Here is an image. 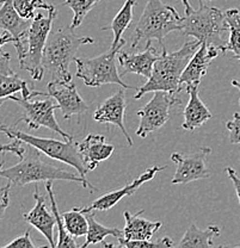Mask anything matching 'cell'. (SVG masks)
<instances>
[{"label": "cell", "instance_id": "cell-1", "mask_svg": "<svg viewBox=\"0 0 240 248\" xmlns=\"http://www.w3.org/2000/svg\"><path fill=\"white\" fill-rule=\"evenodd\" d=\"M38 152L40 151L35 147L30 146L29 151L25 152L24 157H22L18 164L9 169H2L1 166L0 175L17 186H24L32 183L37 184L40 182L66 180V182L79 183L85 188H90L92 192L98 191L97 187L89 183L86 177L64 170L63 167L55 166L49 161L47 162Z\"/></svg>", "mask_w": 240, "mask_h": 248}, {"label": "cell", "instance_id": "cell-2", "mask_svg": "<svg viewBox=\"0 0 240 248\" xmlns=\"http://www.w3.org/2000/svg\"><path fill=\"white\" fill-rule=\"evenodd\" d=\"M201 42L198 40H192L185 42L178 50L169 53L162 46V53L154 63L153 72L146 84L138 89L134 99H140L146 93L165 91L177 94L180 91V78L192 60L193 54L200 48Z\"/></svg>", "mask_w": 240, "mask_h": 248}, {"label": "cell", "instance_id": "cell-3", "mask_svg": "<svg viewBox=\"0 0 240 248\" xmlns=\"http://www.w3.org/2000/svg\"><path fill=\"white\" fill-rule=\"evenodd\" d=\"M92 37L77 36L73 29H51L43 53V67L54 79L71 81L69 64L76 60V54L81 46L92 45Z\"/></svg>", "mask_w": 240, "mask_h": 248}, {"label": "cell", "instance_id": "cell-4", "mask_svg": "<svg viewBox=\"0 0 240 248\" xmlns=\"http://www.w3.org/2000/svg\"><path fill=\"white\" fill-rule=\"evenodd\" d=\"M182 32L215 46L224 54L228 42L229 27L226 12L218 7L207 6L203 0H198V10H192L183 17Z\"/></svg>", "mask_w": 240, "mask_h": 248}, {"label": "cell", "instance_id": "cell-5", "mask_svg": "<svg viewBox=\"0 0 240 248\" xmlns=\"http://www.w3.org/2000/svg\"><path fill=\"white\" fill-rule=\"evenodd\" d=\"M183 18L174 6L164 4L161 0H148L139 19L133 35L131 49L141 42L157 40L161 46L164 38L172 31H182Z\"/></svg>", "mask_w": 240, "mask_h": 248}, {"label": "cell", "instance_id": "cell-6", "mask_svg": "<svg viewBox=\"0 0 240 248\" xmlns=\"http://www.w3.org/2000/svg\"><path fill=\"white\" fill-rule=\"evenodd\" d=\"M126 46V40H122L117 46H110L109 50L100 54L96 58H79L74 60L77 64V78L81 79L86 86L99 87L103 85H120L126 90H136L134 86L125 84L121 79L115 58L121 49Z\"/></svg>", "mask_w": 240, "mask_h": 248}, {"label": "cell", "instance_id": "cell-7", "mask_svg": "<svg viewBox=\"0 0 240 248\" xmlns=\"http://www.w3.org/2000/svg\"><path fill=\"white\" fill-rule=\"evenodd\" d=\"M58 16L55 7L48 10V17L37 14L32 18V25L25 38V53L19 61L20 67L29 72L30 77L36 81L42 80L46 71L43 67V53L53 29V22Z\"/></svg>", "mask_w": 240, "mask_h": 248}, {"label": "cell", "instance_id": "cell-8", "mask_svg": "<svg viewBox=\"0 0 240 248\" xmlns=\"http://www.w3.org/2000/svg\"><path fill=\"white\" fill-rule=\"evenodd\" d=\"M1 131L10 139H18L22 142H24L28 146L35 147L36 149L47 155L48 157L58 161L64 162L69 165L73 169L77 170L79 174L82 177L86 175L89 170L85 166L84 159L80 153L78 142H74L73 140L71 141H59V140L48 139V138H38V136L27 134L24 131L15 130L14 128H7L6 125L2 124Z\"/></svg>", "mask_w": 240, "mask_h": 248}, {"label": "cell", "instance_id": "cell-9", "mask_svg": "<svg viewBox=\"0 0 240 248\" xmlns=\"http://www.w3.org/2000/svg\"><path fill=\"white\" fill-rule=\"evenodd\" d=\"M14 100L18 103L20 108H23V116L17 121L18 122H25L29 126V129H38V128H47L53 133L59 134L61 138H64V141H71L73 140L69 134L64 133L63 129L59 125L58 121L55 120L54 111L56 108H60V105L58 103H54V98L49 95L46 99H38L35 97V99H23V98H17L14 94L7 95L5 99L1 100L4 103L5 100Z\"/></svg>", "mask_w": 240, "mask_h": 248}, {"label": "cell", "instance_id": "cell-10", "mask_svg": "<svg viewBox=\"0 0 240 248\" xmlns=\"http://www.w3.org/2000/svg\"><path fill=\"white\" fill-rule=\"evenodd\" d=\"M177 104H180V99H178L174 93L153 92L151 100L138 111L140 123L136 129V135L144 139L148 134L159 130L170 120V108Z\"/></svg>", "mask_w": 240, "mask_h": 248}, {"label": "cell", "instance_id": "cell-11", "mask_svg": "<svg viewBox=\"0 0 240 248\" xmlns=\"http://www.w3.org/2000/svg\"><path fill=\"white\" fill-rule=\"evenodd\" d=\"M211 153L209 147H202L197 152L183 155L172 153L171 160L177 165V170L172 177V184H188L201 179H209L210 173L206 165L207 155Z\"/></svg>", "mask_w": 240, "mask_h": 248}, {"label": "cell", "instance_id": "cell-12", "mask_svg": "<svg viewBox=\"0 0 240 248\" xmlns=\"http://www.w3.org/2000/svg\"><path fill=\"white\" fill-rule=\"evenodd\" d=\"M48 94L53 97L60 105L64 120H69L76 115H81L89 110L85 100L79 94L76 84L73 81L51 80L47 85Z\"/></svg>", "mask_w": 240, "mask_h": 248}, {"label": "cell", "instance_id": "cell-13", "mask_svg": "<svg viewBox=\"0 0 240 248\" xmlns=\"http://www.w3.org/2000/svg\"><path fill=\"white\" fill-rule=\"evenodd\" d=\"M162 170H166V166L149 167V169L144 170L140 177L134 179L133 182L129 183L128 185L123 186V187L118 188V190H113L112 192L104 193V195L100 196L99 198H97L94 203L90 204L89 206H82V208H77V209L84 214L91 213V211H96V210L98 211L110 210L112 206H115L116 204L120 203V201L122 200V198L133 196L141 185L144 184L146 182H149L151 179H153V178L156 177L157 173Z\"/></svg>", "mask_w": 240, "mask_h": 248}, {"label": "cell", "instance_id": "cell-14", "mask_svg": "<svg viewBox=\"0 0 240 248\" xmlns=\"http://www.w3.org/2000/svg\"><path fill=\"white\" fill-rule=\"evenodd\" d=\"M32 19H25L17 12L14 0H1L0 9V27L6 30L15 37L14 43L17 50L18 60L24 56L25 53V38L28 30L32 25Z\"/></svg>", "mask_w": 240, "mask_h": 248}, {"label": "cell", "instance_id": "cell-15", "mask_svg": "<svg viewBox=\"0 0 240 248\" xmlns=\"http://www.w3.org/2000/svg\"><path fill=\"white\" fill-rule=\"evenodd\" d=\"M118 62L121 67V77L128 73L138 74L140 77H144L149 79L153 72L154 63L160 58L154 46H151V42L146 43V49L140 53H126L120 51L117 55Z\"/></svg>", "mask_w": 240, "mask_h": 248}, {"label": "cell", "instance_id": "cell-16", "mask_svg": "<svg viewBox=\"0 0 240 248\" xmlns=\"http://www.w3.org/2000/svg\"><path fill=\"white\" fill-rule=\"evenodd\" d=\"M20 92L23 99H32L38 95H47L43 92L32 91L25 80L20 79L11 67V54L2 51L0 56V98L5 99L7 95Z\"/></svg>", "mask_w": 240, "mask_h": 248}, {"label": "cell", "instance_id": "cell-17", "mask_svg": "<svg viewBox=\"0 0 240 248\" xmlns=\"http://www.w3.org/2000/svg\"><path fill=\"white\" fill-rule=\"evenodd\" d=\"M219 53L221 51L215 46H208L206 42L201 43L200 48L193 54L192 59L183 72L182 78H180V89H182V85H185V89L198 86L203 77L207 74L211 61L219 55Z\"/></svg>", "mask_w": 240, "mask_h": 248}, {"label": "cell", "instance_id": "cell-18", "mask_svg": "<svg viewBox=\"0 0 240 248\" xmlns=\"http://www.w3.org/2000/svg\"><path fill=\"white\" fill-rule=\"evenodd\" d=\"M126 108H127V104H126L125 91L120 90L100 104V107L95 111L94 120L99 123H109L118 126L127 140L128 144L131 147L133 141L125 126Z\"/></svg>", "mask_w": 240, "mask_h": 248}, {"label": "cell", "instance_id": "cell-19", "mask_svg": "<svg viewBox=\"0 0 240 248\" xmlns=\"http://www.w3.org/2000/svg\"><path fill=\"white\" fill-rule=\"evenodd\" d=\"M33 200H35V206L29 211L24 214V221L27 223L32 224L33 228L45 235L48 240L49 246L51 248H56V242L54 240V227L56 224V218L54 214L49 213L46 205V197H43L40 193L38 185L35 186V192H33Z\"/></svg>", "mask_w": 240, "mask_h": 248}, {"label": "cell", "instance_id": "cell-20", "mask_svg": "<svg viewBox=\"0 0 240 248\" xmlns=\"http://www.w3.org/2000/svg\"><path fill=\"white\" fill-rule=\"evenodd\" d=\"M78 147L89 172L96 170L98 164L109 159L115 151V147L108 143L105 136L99 134H89Z\"/></svg>", "mask_w": 240, "mask_h": 248}, {"label": "cell", "instance_id": "cell-21", "mask_svg": "<svg viewBox=\"0 0 240 248\" xmlns=\"http://www.w3.org/2000/svg\"><path fill=\"white\" fill-rule=\"evenodd\" d=\"M185 91L189 94V102L184 108V122L182 128L184 130L192 131L202 126L213 117V115L198 97V86L187 87Z\"/></svg>", "mask_w": 240, "mask_h": 248}, {"label": "cell", "instance_id": "cell-22", "mask_svg": "<svg viewBox=\"0 0 240 248\" xmlns=\"http://www.w3.org/2000/svg\"><path fill=\"white\" fill-rule=\"evenodd\" d=\"M140 210L135 215H131L129 211H125L126 226L123 229V237L129 240H152L153 235L161 228L162 223L160 221H148L143 218Z\"/></svg>", "mask_w": 240, "mask_h": 248}, {"label": "cell", "instance_id": "cell-23", "mask_svg": "<svg viewBox=\"0 0 240 248\" xmlns=\"http://www.w3.org/2000/svg\"><path fill=\"white\" fill-rule=\"evenodd\" d=\"M220 234L221 228L216 224H210L206 229H201L192 222L184 236L177 244V247H210L214 245V239Z\"/></svg>", "mask_w": 240, "mask_h": 248}, {"label": "cell", "instance_id": "cell-24", "mask_svg": "<svg viewBox=\"0 0 240 248\" xmlns=\"http://www.w3.org/2000/svg\"><path fill=\"white\" fill-rule=\"evenodd\" d=\"M135 5L136 0H126L118 14L112 19V24L109 27L103 28V30H112L113 32L112 46H117L123 40L122 33L130 27L131 22H133V10Z\"/></svg>", "mask_w": 240, "mask_h": 248}, {"label": "cell", "instance_id": "cell-25", "mask_svg": "<svg viewBox=\"0 0 240 248\" xmlns=\"http://www.w3.org/2000/svg\"><path fill=\"white\" fill-rule=\"evenodd\" d=\"M87 221H89V232L86 234V240L81 245L82 248L89 247L91 245L100 244L104 241L107 236H115L116 239H120L123 236V231H120L117 228H110L100 224L99 222L96 221V215L95 211L86 214Z\"/></svg>", "mask_w": 240, "mask_h": 248}, {"label": "cell", "instance_id": "cell-26", "mask_svg": "<svg viewBox=\"0 0 240 248\" xmlns=\"http://www.w3.org/2000/svg\"><path fill=\"white\" fill-rule=\"evenodd\" d=\"M224 12L229 27V37L224 54L226 51H232L233 58L240 62V10L228 9Z\"/></svg>", "mask_w": 240, "mask_h": 248}, {"label": "cell", "instance_id": "cell-27", "mask_svg": "<svg viewBox=\"0 0 240 248\" xmlns=\"http://www.w3.org/2000/svg\"><path fill=\"white\" fill-rule=\"evenodd\" d=\"M46 190L48 192V198L50 201L51 204V209H53V214L56 218V224H58V232H59V241L56 244V248H77L78 245L77 242L73 240V236H71L67 229L64 228V223L63 219V215L60 216L59 214V209H58V204H56L55 201V196H54V191H53V183L51 182H46Z\"/></svg>", "mask_w": 240, "mask_h": 248}, {"label": "cell", "instance_id": "cell-28", "mask_svg": "<svg viewBox=\"0 0 240 248\" xmlns=\"http://www.w3.org/2000/svg\"><path fill=\"white\" fill-rule=\"evenodd\" d=\"M86 214L79 211L77 208H73L71 211H66L63 214L64 228L73 237L84 236L89 232V221Z\"/></svg>", "mask_w": 240, "mask_h": 248}, {"label": "cell", "instance_id": "cell-29", "mask_svg": "<svg viewBox=\"0 0 240 248\" xmlns=\"http://www.w3.org/2000/svg\"><path fill=\"white\" fill-rule=\"evenodd\" d=\"M99 1L100 0H64V6L71 7V10L73 11V19H72V24L69 28L73 30L79 28L87 14Z\"/></svg>", "mask_w": 240, "mask_h": 248}, {"label": "cell", "instance_id": "cell-30", "mask_svg": "<svg viewBox=\"0 0 240 248\" xmlns=\"http://www.w3.org/2000/svg\"><path fill=\"white\" fill-rule=\"evenodd\" d=\"M17 12L25 19H32L37 15V10H50L53 5L46 0H14Z\"/></svg>", "mask_w": 240, "mask_h": 248}, {"label": "cell", "instance_id": "cell-31", "mask_svg": "<svg viewBox=\"0 0 240 248\" xmlns=\"http://www.w3.org/2000/svg\"><path fill=\"white\" fill-rule=\"evenodd\" d=\"M118 240V247L121 248H148V247H158V248H167L175 246L171 237L165 236L158 241L153 240H129L126 237H120Z\"/></svg>", "mask_w": 240, "mask_h": 248}, {"label": "cell", "instance_id": "cell-32", "mask_svg": "<svg viewBox=\"0 0 240 248\" xmlns=\"http://www.w3.org/2000/svg\"><path fill=\"white\" fill-rule=\"evenodd\" d=\"M226 128L228 130V139L232 144L240 143V113L234 112L233 120L226 123Z\"/></svg>", "mask_w": 240, "mask_h": 248}, {"label": "cell", "instance_id": "cell-33", "mask_svg": "<svg viewBox=\"0 0 240 248\" xmlns=\"http://www.w3.org/2000/svg\"><path fill=\"white\" fill-rule=\"evenodd\" d=\"M30 234H32V232L29 229L22 236L17 237L14 241L9 242V244L5 245L2 248H36V245L30 239Z\"/></svg>", "mask_w": 240, "mask_h": 248}, {"label": "cell", "instance_id": "cell-34", "mask_svg": "<svg viewBox=\"0 0 240 248\" xmlns=\"http://www.w3.org/2000/svg\"><path fill=\"white\" fill-rule=\"evenodd\" d=\"M23 143H24V142H22L20 140L14 139V142H12V143L2 144L1 153L2 154L14 153L16 154L17 156H19V159H22V157H24L25 152H27V149L23 147Z\"/></svg>", "mask_w": 240, "mask_h": 248}, {"label": "cell", "instance_id": "cell-35", "mask_svg": "<svg viewBox=\"0 0 240 248\" xmlns=\"http://www.w3.org/2000/svg\"><path fill=\"white\" fill-rule=\"evenodd\" d=\"M12 183L9 182L7 185L1 187V197H0V203H1V216H4L5 210L9 206L10 203V187H11Z\"/></svg>", "mask_w": 240, "mask_h": 248}, {"label": "cell", "instance_id": "cell-36", "mask_svg": "<svg viewBox=\"0 0 240 248\" xmlns=\"http://www.w3.org/2000/svg\"><path fill=\"white\" fill-rule=\"evenodd\" d=\"M226 173H227V175H228L229 179H231V182L233 183L234 188H236L237 196H238L239 204H240V178L238 177V174H237L236 170L232 169V167H227Z\"/></svg>", "mask_w": 240, "mask_h": 248}, {"label": "cell", "instance_id": "cell-37", "mask_svg": "<svg viewBox=\"0 0 240 248\" xmlns=\"http://www.w3.org/2000/svg\"><path fill=\"white\" fill-rule=\"evenodd\" d=\"M10 42L15 43L16 42V40H15V37L9 32V31L4 30V32H2L1 35V38H0V46H4L5 43H10Z\"/></svg>", "mask_w": 240, "mask_h": 248}, {"label": "cell", "instance_id": "cell-38", "mask_svg": "<svg viewBox=\"0 0 240 248\" xmlns=\"http://www.w3.org/2000/svg\"><path fill=\"white\" fill-rule=\"evenodd\" d=\"M182 4H183V6H184L185 14H188V12H190L192 10V5L189 4V1H188V0H182Z\"/></svg>", "mask_w": 240, "mask_h": 248}, {"label": "cell", "instance_id": "cell-39", "mask_svg": "<svg viewBox=\"0 0 240 248\" xmlns=\"http://www.w3.org/2000/svg\"><path fill=\"white\" fill-rule=\"evenodd\" d=\"M232 86H234L236 89H238L240 92V81H238V80H232ZM239 104H240V99H239Z\"/></svg>", "mask_w": 240, "mask_h": 248}, {"label": "cell", "instance_id": "cell-40", "mask_svg": "<svg viewBox=\"0 0 240 248\" xmlns=\"http://www.w3.org/2000/svg\"><path fill=\"white\" fill-rule=\"evenodd\" d=\"M207 1H209V0H207Z\"/></svg>", "mask_w": 240, "mask_h": 248}]
</instances>
